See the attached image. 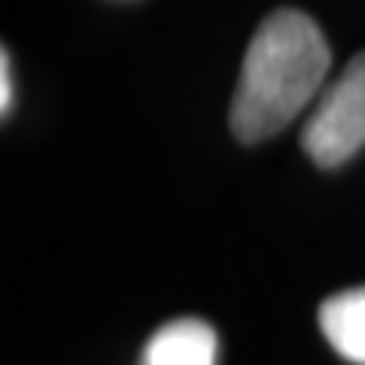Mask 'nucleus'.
<instances>
[{"label": "nucleus", "mask_w": 365, "mask_h": 365, "mask_svg": "<svg viewBox=\"0 0 365 365\" xmlns=\"http://www.w3.org/2000/svg\"><path fill=\"white\" fill-rule=\"evenodd\" d=\"M332 52L311 16L277 9L247 46L232 98V131L244 143L277 134L323 95Z\"/></svg>", "instance_id": "obj_1"}, {"label": "nucleus", "mask_w": 365, "mask_h": 365, "mask_svg": "<svg viewBox=\"0 0 365 365\" xmlns=\"http://www.w3.org/2000/svg\"><path fill=\"white\" fill-rule=\"evenodd\" d=\"M302 146L319 168H338L365 146V52H359L304 119Z\"/></svg>", "instance_id": "obj_2"}, {"label": "nucleus", "mask_w": 365, "mask_h": 365, "mask_svg": "<svg viewBox=\"0 0 365 365\" xmlns=\"http://www.w3.org/2000/svg\"><path fill=\"white\" fill-rule=\"evenodd\" d=\"M216 332L195 317H182L162 326L146 341L140 365H213Z\"/></svg>", "instance_id": "obj_3"}, {"label": "nucleus", "mask_w": 365, "mask_h": 365, "mask_svg": "<svg viewBox=\"0 0 365 365\" xmlns=\"http://www.w3.org/2000/svg\"><path fill=\"white\" fill-rule=\"evenodd\" d=\"M319 329L344 359L365 365V287L326 299L319 307Z\"/></svg>", "instance_id": "obj_4"}, {"label": "nucleus", "mask_w": 365, "mask_h": 365, "mask_svg": "<svg viewBox=\"0 0 365 365\" xmlns=\"http://www.w3.org/2000/svg\"><path fill=\"white\" fill-rule=\"evenodd\" d=\"M13 107V67H9V55H0V110L9 113Z\"/></svg>", "instance_id": "obj_5"}]
</instances>
